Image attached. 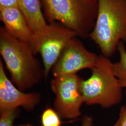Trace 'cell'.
Wrapping results in <instances>:
<instances>
[{"mask_svg": "<svg viewBox=\"0 0 126 126\" xmlns=\"http://www.w3.org/2000/svg\"><path fill=\"white\" fill-rule=\"evenodd\" d=\"M0 54L11 80L22 91L40 82L45 72L43 65L35 57L30 46L11 36L0 27Z\"/></svg>", "mask_w": 126, "mask_h": 126, "instance_id": "cell-1", "label": "cell"}, {"mask_svg": "<svg viewBox=\"0 0 126 126\" xmlns=\"http://www.w3.org/2000/svg\"><path fill=\"white\" fill-rule=\"evenodd\" d=\"M89 37L108 58L121 42L126 43V0H98L96 23Z\"/></svg>", "mask_w": 126, "mask_h": 126, "instance_id": "cell-2", "label": "cell"}, {"mask_svg": "<svg viewBox=\"0 0 126 126\" xmlns=\"http://www.w3.org/2000/svg\"><path fill=\"white\" fill-rule=\"evenodd\" d=\"M90 76L81 78L80 89L84 104L109 108L122 102L123 89L114 72L113 63L100 55Z\"/></svg>", "mask_w": 126, "mask_h": 126, "instance_id": "cell-3", "label": "cell"}, {"mask_svg": "<svg viewBox=\"0 0 126 126\" xmlns=\"http://www.w3.org/2000/svg\"><path fill=\"white\" fill-rule=\"evenodd\" d=\"M45 18L58 22L82 38L89 37L94 27L98 0H41Z\"/></svg>", "mask_w": 126, "mask_h": 126, "instance_id": "cell-4", "label": "cell"}, {"mask_svg": "<svg viewBox=\"0 0 126 126\" xmlns=\"http://www.w3.org/2000/svg\"><path fill=\"white\" fill-rule=\"evenodd\" d=\"M81 78L77 74L54 77L50 83L55 96L54 110L65 119H75L81 116V108L84 104L80 89Z\"/></svg>", "mask_w": 126, "mask_h": 126, "instance_id": "cell-5", "label": "cell"}, {"mask_svg": "<svg viewBox=\"0 0 126 126\" xmlns=\"http://www.w3.org/2000/svg\"><path fill=\"white\" fill-rule=\"evenodd\" d=\"M76 36L74 32L55 22L50 23L43 34L34 37L31 49L35 55L40 54L45 78L48 76L66 46Z\"/></svg>", "mask_w": 126, "mask_h": 126, "instance_id": "cell-6", "label": "cell"}, {"mask_svg": "<svg viewBox=\"0 0 126 126\" xmlns=\"http://www.w3.org/2000/svg\"><path fill=\"white\" fill-rule=\"evenodd\" d=\"M99 56L85 47L77 37L73 38L66 46L51 72L54 77L77 74L82 70L91 69Z\"/></svg>", "mask_w": 126, "mask_h": 126, "instance_id": "cell-7", "label": "cell"}, {"mask_svg": "<svg viewBox=\"0 0 126 126\" xmlns=\"http://www.w3.org/2000/svg\"><path fill=\"white\" fill-rule=\"evenodd\" d=\"M41 95L37 92L24 93L18 89L7 76L3 63L0 59V113L22 108L33 111L40 104Z\"/></svg>", "mask_w": 126, "mask_h": 126, "instance_id": "cell-8", "label": "cell"}, {"mask_svg": "<svg viewBox=\"0 0 126 126\" xmlns=\"http://www.w3.org/2000/svg\"><path fill=\"white\" fill-rule=\"evenodd\" d=\"M0 19L4 24L5 30L9 35L27 44L31 48L34 35L19 8H0Z\"/></svg>", "mask_w": 126, "mask_h": 126, "instance_id": "cell-9", "label": "cell"}, {"mask_svg": "<svg viewBox=\"0 0 126 126\" xmlns=\"http://www.w3.org/2000/svg\"><path fill=\"white\" fill-rule=\"evenodd\" d=\"M19 8L34 36H39L47 30L49 24L42 12L40 0H19Z\"/></svg>", "mask_w": 126, "mask_h": 126, "instance_id": "cell-10", "label": "cell"}, {"mask_svg": "<svg viewBox=\"0 0 126 126\" xmlns=\"http://www.w3.org/2000/svg\"><path fill=\"white\" fill-rule=\"evenodd\" d=\"M120 55L119 61L113 63L114 72L120 80L126 97V49L124 43L121 42L117 47Z\"/></svg>", "mask_w": 126, "mask_h": 126, "instance_id": "cell-11", "label": "cell"}, {"mask_svg": "<svg viewBox=\"0 0 126 126\" xmlns=\"http://www.w3.org/2000/svg\"><path fill=\"white\" fill-rule=\"evenodd\" d=\"M61 117L58 113L51 108H47L43 111L41 116L42 126H61Z\"/></svg>", "mask_w": 126, "mask_h": 126, "instance_id": "cell-12", "label": "cell"}, {"mask_svg": "<svg viewBox=\"0 0 126 126\" xmlns=\"http://www.w3.org/2000/svg\"><path fill=\"white\" fill-rule=\"evenodd\" d=\"M20 113V108L11 109L0 113V126H14V122Z\"/></svg>", "mask_w": 126, "mask_h": 126, "instance_id": "cell-13", "label": "cell"}, {"mask_svg": "<svg viewBox=\"0 0 126 126\" xmlns=\"http://www.w3.org/2000/svg\"><path fill=\"white\" fill-rule=\"evenodd\" d=\"M10 7L19 8V0H0V8Z\"/></svg>", "mask_w": 126, "mask_h": 126, "instance_id": "cell-14", "label": "cell"}, {"mask_svg": "<svg viewBox=\"0 0 126 126\" xmlns=\"http://www.w3.org/2000/svg\"><path fill=\"white\" fill-rule=\"evenodd\" d=\"M119 117L121 119V126H126V105H124L121 107Z\"/></svg>", "mask_w": 126, "mask_h": 126, "instance_id": "cell-15", "label": "cell"}, {"mask_svg": "<svg viewBox=\"0 0 126 126\" xmlns=\"http://www.w3.org/2000/svg\"><path fill=\"white\" fill-rule=\"evenodd\" d=\"M94 123L93 118L91 116L85 115L83 117L80 126H93Z\"/></svg>", "mask_w": 126, "mask_h": 126, "instance_id": "cell-16", "label": "cell"}, {"mask_svg": "<svg viewBox=\"0 0 126 126\" xmlns=\"http://www.w3.org/2000/svg\"><path fill=\"white\" fill-rule=\"evenodd\" d=\"M121 119L120 117H119L117 122L113 125V126H121Z\"/></svg>", "mask_w": 126, "mask_h": 126, "instance_id": "cell-17", "label": "cell"}, {"mask_svg": "<svg viewBox=\"0 0 126 126\" xmlns=\"http://www.w3.org/2000/svg\"><path fill=\"white\" fill-rule=\"evenodd\" d=\"M16 126H37L32 125L31 124H29V123H26V124H19L18 125Z\"/></svg>", "mask_w": 126, "mask_h": 126, "instance_id": "cell-18", "label": "cell"}]
</instances>
